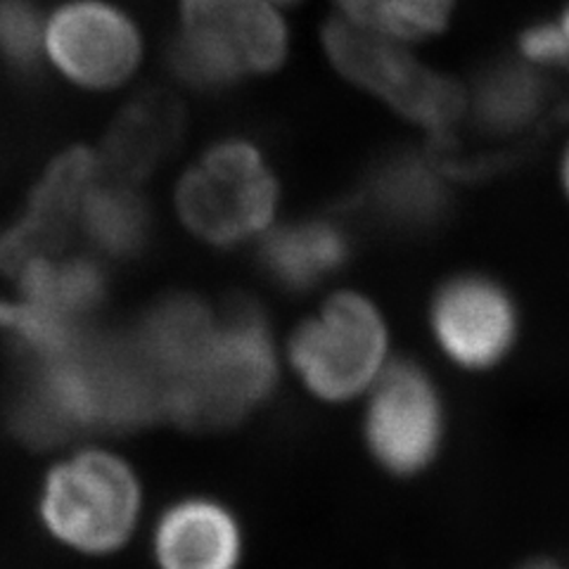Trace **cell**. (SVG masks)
Segmentation results:
<instances>
[{
	"label": "cell",
	"mask_w": 569,
	"mask_h": 569,
	"mask_svg": "<svg viewBox=\"0 0 569 569\" xmlns=\"http://www.w3.org/2000/svg\"><path fill=\"white\" fill-rule=\"evenodd\" d=\"M276 376L269 326L257 307L242 301L217 323L200 359L167 389L164 408L192 427L228 425L271 395Z\"/></svg>",
	"instance_id": "cell-1"
},
{
	"label": "cell",
	"mask_w": 569,
	"mask_h": 569,
	"mask_svg": "<svg viewBox=\"0 0 569 569\" xmlns=\"http://www.w3.org/2000/svg\"><path fill=\"white\" fill-rule=\"evenodd\" d=\"M284 50L288 31L266 0H186L171 67L190 86L217 91L276 69Z\"/></svg>",
	"instance_id": "cell-2"
},
{
	"label": "cell",
	"mask_w": 569,
	"mask_h": 569,
	"mask_svg": "<svg viewBox=\"0 0 569 569\" xmlns=\"http://www.w3.org/2000/svg\"><path fill=\"white\" fill-rule=\"evenodd\" d=\"M290 359L311 395L330 403L351 401L389 363L387 320L366 295H335L295 332Z\"/></svg>",
	"instance_id": "cell-3"
},
{
	"label": "cell",
	"mask_w": 569,
	"mask_h": 569,
	"mask_svg": "<svg viewBox=\"0 0 569 569\" xmlns=\"http://www.w3.org/2000/svg\"><path fill=\"white\" fill-rule=\"evenodd\" d=\"M323 46L345 79L382 98L418 127L441 131L460 117L466 98L456 81L420 64L403 43L337 20L326 27Z\"/></svg>",
	"instance_id": "cell-4"
},
{
	"label": "cell",
	"mask_w": 569,
	"mask_h": 569,
	"mask_svg": "<svg viewBox=\"0 0 569 569\" xmlns=\"http://www.w3.org/2000/svg\"><path fill=\"white\" fill-rule=\"evenodd\" d=\"M363 443L391 477L430 470L447 439V406L435 378L420 363L389 361L366 391Z\"/></svg>",
	"instance_id": "cell-5"
},
{
	"label": "cell",
	"mask_w": 569,
	"mask_h": 569,
	"mask_svg": "<svg viewBox=\"0 0 569 569\" xmlns=\"http://www.w3.org/2000/svg\"><path fill=\"white\" fill-rule=\"evenodd\" d=\"M276 178L257 148L226 140L211 148L178 190L186 223L213 244H238L271 221Z\"/></svg>",
	"instance_id": "cell-6"
},
{
	"label": "cell",
	"mask_w": 569,
	"mask_h": 569,
	"mask_svg": "<svg viewBox=\"0 0 569 569\" xmlns=\"http://www.w3.org/2000/svg\"><path fill=\"white\" fill-rule=\"evenodd\" d=\"M138 512V487L121 460L83 453L50 475L43 518L67 543L112 550L129 537Z\"/></svg>",
	"instance_id": "cell-7"
},
{
	"label": "cell",
	"mask_w": 569,
	"mask_h": 569,
	"mask_svg": "<svg viewBox=\"0 0 569 569\" xmlns=\"http://www.w3.org/2000/svg\"><path fill=\"white\" fill-rule=\"evenodd\" d=\"M430 330L453 366L485 372L508 361L518 345L520 309L503 282L485 273H458L435 290Z\"/></svg>",
	"instance_id": "cell-8"
},
{
	"label": "cell",
	"mask_w": 569,
	"mask_h": 569,
	"mask_svg": "<svg viewBox=\"0 0 569 569\" xmlns=\"http://www.w3.org/2000/svg\"><path fill=\"white\" fill-rule=\"evenodd\" d=\"M48 48L67 77L96 88L127 79L140 52L129 17L98 0L62 8L50 22Z\"/></svg>",
	"instance_id": "cell-9"
},
{
	"label": "cell",
	"mask_w": 569,
	"mask_h": 569,
	"mask_svg": "<svg viewBox=\"0 0 569 569\" xmlns=\"http://www.w3.org/2000/svg\"><path fill=\"white\" fill-rule=\"evenodd\" d=\"M361 209L385 228L420 233L439 226L451 209L447 176L432 159L399 150L378 159L361 186Z\"/></svg>",
	"instance_id": "cell-10"
},
{
	"label": "cell",
	"mask_w": 569,
	"mask_h": 569,
	"mask_svg": "<svg viewBox=\"0 0 569 569\" xmlns=\"http://www.w3.org/2000/svg\"><path fill=\"white\" fill-rule=\"evenodd\" d=\"M93 157L74 150L62 154L36 190L27 217L0 238V263L8 271H24L41 261L48 249L62 242L71 219L83 207L91 188Z\"/></svg>",
	"instance_id": "cell-11"
},
{
	"label": "cell",
	"mask_w": 569,
	"mask_h": 569,
	"mask_svg": "<svg viewBox=\"0 0 569 569\" xmlns=\"http://www.w3.org/2000/svg\"><path fill=\"white\" fill-rule=\"evenodd\" d=\"M213 330L217 320L204 305L190 297H173L157 305L142 320L131 342L154 378L162 382L164 401L167 389L200 359Z\"/></svg>",
	"instance_id": "cell-12"
},
{
	"label": "cell",
	"mask_w": 569,
	"mask_h": 569,
	"mask_svg": "<svg viewBox=\"0 0 569 569\" xmlns=\"http://www.w3.org/2000/svg\"><path fill=\"white\" fill-rule=\"evenodd\" d=\"M351 252L347 230L328 219L278 228L263 242L261 261L282 288L309 290L342 269Z\"/></svg>",
	"instance_id": "cell-13"
},
{
	"label": "cell",
	"mask_w": 569,
	"mask_h": 569,
	"mask_svg": "<svg viewBox=\"0 0 569 569\" xmlns=\"http://www.w3.org/2000/svg\"><path fill=\"white\" fill-rule=\"evenodd\" d=\"M157 553L164 569H233L240 558V531L219 506L183 503L159 525Z\"/></svg>",
	"instance_id": "cell-14"
},
{
	"label": "cell",
	"mask_w": 569,
	"mask_h": 569,
	"mask_svg": "<svg viewBox=\"0 0 569 569\" xmlns=\"http://www.w3.org/2000/svg\"><path fill=\"white\" fill-rule=\"evenodd\" d=\"M181 136V112L164 96H146L133 102L114 123L110 136L112 164L127 176L152 171Z\"/></svg>",
	"instance_id": "cell-15"
},
{
	"label": "cell",
	"mask_w": 569,
	"mask_h": 569,
	"mask_svg": "<svg viewBox=\"0 0 569 569\" xmlns=\"http://www.w3.org/2000/svg\"><path fill=\"white\" fill-rule=\"evenodd\" d=\"M546 86L531 64L496 62L475 83V117L491 133H520L539 119Z\"/></svg>",
	"instance_id": "cell-16"
},
{
	"label": "cell",
	"mask_w": 569,
	"mask_h": 569,
	"mask_svg": "<svg viewBox=\"0 0 569 569\" xmlns=\"http://www.w3.org/2000/svg\"><path fill=\"white\" fill-rule=\"evenodd\" d=\"M22 280L29 307L60 323H74L81 313L91 311L104 288L100 271L86 261L58 266L46 259L33 261L22 271Z\"/></svg>",
	"instance_id": "cell-17"
},
{
	"label": "cell",
	"mask_w": 569,
	"mask_h": 569,
	"mask_svg": "<svg viewBox=\"0 0 569 569\" xmlns=\"http://www.w3.org/2000/svg\"><path fill=\"white\" fill-rule=\"evenodd\" d=\"M340 20L397 43L435 39L449 27L453 0H335Z\"/></svg>",
	"instance_id": "cell-18"
},
{
	"label": "cell",
	"mask_w": 569,
	"mask_h": 569,
	"mask_svg": "<svg viewBox=\"0 0 569 569\" xmlns=\"http://www.w3.org/2000/svg\"><path fill=\"white\" fill-rule=\"evenodd\" d=\"M81 211L88 236L107 254L131 257L146 247L150 211L133 190L119 186L88 190Z\"/></svg>",
	"instance_id": "cell-19"
},
{
	"label": "cell",
	"mask_w": 569,
	"mask_h": 569,
	"mask_svg": "<svg viewBox=\"0 0 569 569\" xmlns=\"http://www.w3.org/2000/svg\"><path fill=\"white\" fill-rule=\"evenodd\" d=\"M39 41L41 22L31 0H0V58L27 71L36 64Z\"/></svg>",
	"instance_id": "cell-20"
},
{
	"label": "cell",
	"mask_w": 569,
	"mask_h": 569,
	"mask_svg": "<svg viewBox=\"0 0 569 569\" xmlns=\"http://www.w3.org/2000/svg\"><path fill=\"white\" fill-rule=\"evenodd\" d=\"M520 50L531 67H560L569 62L567 39L562 29L556 24L529 27L520 39Z\"/></svg>",
	"instance_id": "cell-21"
},
{
	"label": "cell",
	"mask_w": 569,
	"mask_h": 569,
	"mask_svg": "<svg viewBox=\"0 0 569 569\" xmlns=\"http://www.w3.org/2000/svg\"><path fill=\"white\" fill-rule=\"evenodd\" d=\"M518 569H562V567L556 560H550V558H533V560L520 565Z\"/></svg>",
	"instance_id": "cell-22"
},
{
	"label": "cell",
	"mask_w": 569,
	"mask_h": 569,
	"mask_svg": "<svg viewBox=\"0 0 569 569\" xmlns=\"http://www.w3.org/2000/svg\"><path fill=\"white\" fill-rule=\"evenodd\" d=\"M562 188H565V192H567V198H569V142H567V148H565V154H562Z\"/></svg>",
	"instance_id": "cell-23"
},
{
	"label": "cell",
	"mask_w": 569,
	"mask_h": 569,
	"mask_svg": "<svg viewBox=\"0 0 569 569\" xmlns=\"http://www.w3.org/2000/svg\"><path fill=\"white\" fill-rule=\"evenodd\" d=\"M560 29H562L565 39H567V46H569V6H567V10H565V14H562V24H560Z\"/></svg>",
	"instance_id": "cell-24"
},
{
	"label": "cell",
	"mask_w": 569,
	"mask_h": 569,
	"mask_svg": "<svg viewBox=\"0 0 569 569\" xmlns=\"http://www.w3.org/2000/svg\"><path fill=\"white\" fill-rule=\"evenodd\" d=\"M282 3H284V0H282ZM288 3H290V0H288Z\"/></svg>",
	"instance_id": "cell-25"
}]
</instances>
